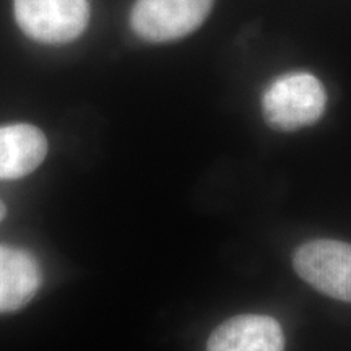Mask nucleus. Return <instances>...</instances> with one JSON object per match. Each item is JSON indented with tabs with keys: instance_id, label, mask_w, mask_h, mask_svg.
<instances>
[{
	"instance_id": "7ed1b4c3",
	"label": "nucleus",
	"mask_w": 351,
	"mask_h": 351,
	"mask_svg": "<svg viewBox=\"0 0 351 351\" xmlns=\"http://www.w3.org/2000/svg\"><path fill=\"white\" fill-rule=\"evenodd\" d=\"M213 0H137L130 26L148 43H169L194 33L207 20Z\"/></svg>"
},
{
	"instance_id": "20e7f679",
	"label": "nucleus",
	"mask_w": 351,
	"mask_h": 351,
	"mask_svg": "<svg viewBox=\"0 0 351 351\" xmlns=\"http://www.w3.org/2000/svg\"><path fill=\"white\" fill-rule=\"evenodd\" d=\"M293 267L317 291L351 302V244L333 239L309 241L296 249Z\"/></svg>"
},
{
	"instance_id": "f257e3e1",
	"label": "nucleus",
	"mask_w": 351,
	"mask_h": 351,
	"mask_svg": "<svg viewBox=\"0 0 351 351\" xmlns=\"http://www.w3.org/2000/svg\"><path fill=\"white\" fill-rule=\"evenodd\" d=\"M326 106V88L319 78L306 72L278 77L262 96L263 119L271 129L283 132L315 124Z\"/></svg>"
},
{
	"instance_id": "423d86ee",
	"label": "nucleus",
	"mask_w": 351,
	"mask_h": 351,
	"mask_svg": "<svg viewBox=\"0 0 351 351\" xmlns=\"http://www.w3.org/2000/svg\"><path fill=\"white\" fill-rule=\"evenodd\" d=\"M41 280V269L32 254L0 244V313H13L28 304Z\"/></svg>"
},
{
	"instance_id": "f03ea898",
	"label": "nucleus",
	"mask_w": 351,
	"mask_h": 351,
	"mask_svg": "<svg viewBox=\"0 0 351 351\" xmlns=\"http://www.w3.org/2000/svg\"><path fill=\"white\" fill-rule=\"evenodd\" d=\"M13 7L21 32L51 46L75 41L90 21L88 0H13Z\"/></svg>"
},
{
	"instance_id": "6e6552de",
	"label": "nucleus",
	"mask_w": 351,
	"mask_h": 351,
	"mask_svg": "<svg viewBox=\"0 0 351 351\" xmlns=\"http://www.w3.org/2000/svg\"><path fill=\"white\" fill-rule=\"evenodd\" d=\"M7 217V207L3 205V202H0V221Z\"/></svg>"
},
{
	"instance_id": "39448f33",
	"label": "nucleus",
	"mask_w": 351,
	"mask_h": 351,
	"mask_svg": "<svg viewBox=\"0 0 351 351\" xmlns=\"http://www.w3.org/2000/svg\"><path fill=\"white\" fill-rule=\"evenodd\" d=\"M207 351H285V335L269 315H236L210 335Z\"/></svg>"
},
{
	"instance_id": "0eeeda50",
	"label": "nucleus",
	"mask_w": 351,
	"mask_h": 351,
	"mask_svg": "<svg viewBox=\"0 0 351 351\" xmlns=\"http://www.w3.org/2000/svg\"><path fill=\"white\" fill-rule=\"evenodd\" d=\"M47 155V138L38 127H0V179H20L39 168Z\"/></svg>"
}]
</instances>
